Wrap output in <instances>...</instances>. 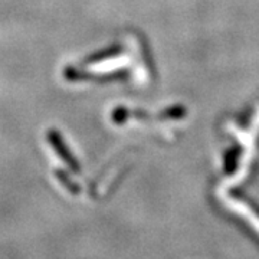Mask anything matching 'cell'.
<instances>
[{
	"label": "cell",
	"mask_w": 259,
	"mask_h": 259,
	"mask_svg": "<svg viewBox=\"0 0 259 259\" xmlns=\"http://www.w3.org/2000/svg\"><path fill=\"white\" fill-rule=\"evenodd\" d=\"M48 141L51 143V146L54 147L56 154H59L61 158L65 161V164L69 167L72 171L78 173L81 170V167L78 164L76 158L71 154V151L68 150V147L65 146L64 140H62V136L56 131V130H49L48 131Z\"/></svg>",
	"instance_id": "cell-1"
},
{
	"label": "cell",
	"mask_w": 259,
	"mask_h": 259,
	"mask_svg": "<svg viewBox=\"0 0 259 259\" xmlns=\"http://www.w3.org/2000/svg\"><path fill=\"white\" fill-rule=\"evenodd\" d=\"M55 177L59 180V182H61V183H64V187L66 189V190H69L71 193H74V194L79 193V187L75 185L71 179H68V176L65 175V171H62V170H56Z\"/></svg>",
	"instance_id": "cell-2"
}]
</instances>
